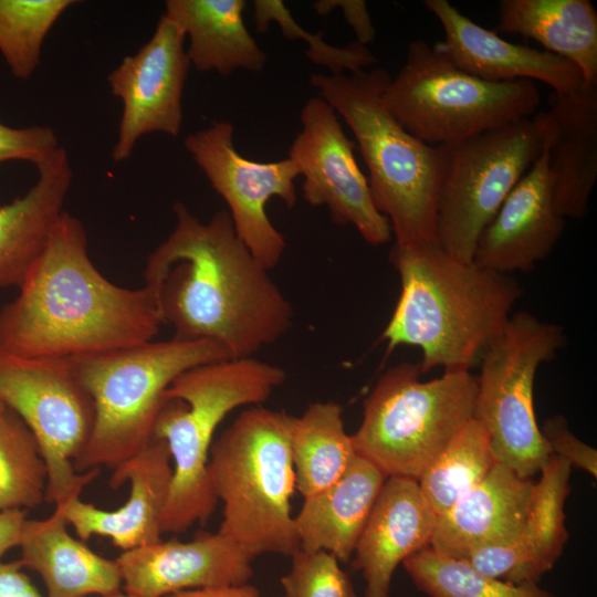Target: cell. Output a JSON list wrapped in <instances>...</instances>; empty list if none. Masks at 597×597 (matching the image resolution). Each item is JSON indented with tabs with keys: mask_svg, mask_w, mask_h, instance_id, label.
Segmentation results:
<instances>
[{
	"mask_svg": "<svg viewBox=\"0 0 597 597\" xmlns=\"http://www.w3.org/2000/svg\"><path fill=\"white\" fill-rule=\"evenodd\" d=\"M176 227L147 258L144 286L174 337L252 357L292 327L290 301L238 238L229 212L199 221L181 202Z\"/></svg>",
	"mask_w": 597,
	"mask_h": 597,
	"instance_id": "obj_1",
	"label": "cell"
},
{
	"mask_svg": "<svg viewBox=\"0 0 597 597\" xmlns=\"http://www.w3.org/2000/svg\"><path fill=\"white\" fill-rule=\"evenodd\" d=\"M161 325L149 291L102 275L83 224L63 211L19 294L0 308V346L25 357L70 358L150 342Z\"/></svg>",
	"mask_w": 597,
	"mask_h": 597,
	"instance_id": "obj_2",
	"label": "cell"
},
{
	"mask_svg": "<svg viewBox=\"0 0 597 597\" xmlns=\"http://www.w3.org/2000/svg\"><path fill=\"white\" fill-rule=\"evenodd\" d=\"M390 262L401 292L381 339L422 352L420 374L436 367L470 370L502 334L523 290L511 274L462 262L438 243L400 247Z\"/></svg>",
	"mask_w": 597,
	"mask_h": 597,
	"instance_id": "obj_3",
	"label": "cell"
},
{
	"mask_svg": "<svg viewBox=\"0 0 597 597\" xmlns=\"http://www.w3.org/2000/svg\"><path fill=\"white\" fill-rule=\"evenodd\" d=\"M390 77L377 67L349 75L315 73L310 82L354 133L373 201L388 219L395 244L437 243V206L450 147L418 139L396 119L384 101Z\"/></svg>",
	"mask_w": 597,
	"mask_h": 597,
	"instance_id": "obj_4",
	"label": "cell"
},
{
	"mask_svg": "<svg viewBox=\"0 0 597 597\" xmlns=\"http://www.w3.org/2000/svg\"><path fill=\"white\" fill-rule=\"evenodd\" d=\"M285 378L279 366L231 358L193 367L166 389L153 431L166 441L172 462L163 533L185 532L211 516L218 500L208 463L218 426L233 409L264 402Z\"/></svg>",
	"mask_w": 597,
	"mask_h": 597,
	"instance_id": "obj_5",
	"label": "cell"
},
{
	"mask_svg": "<svg viewBox=\"0 0 597 597\" xmlns=\"http://www.w3.org/2000/svg\"><path fill=\"white\" fill-rule=\"evenodd\" d=\"M293 419L285 411L250 407L210 449L211 486L223 503L219 533L253 558L291 556L301 548L291 512Z\"/></svg>",
	"mask_w": 597,
	"mask_h": 597,
	"instance_id": "obj_6",
	"label": "cell"
},
{
	"mask_svg": "<svg viewBox=\"0 0 597 597\" xmlns=\"http://www.w3.org/2000/svg\"><path fill=\"white\" fill-rule=\"evenodd\" d=\"M71 358L94 409L90 437L74 462L78 472L114 469L140 451L154 437L170 384L193 367L230 355L213 341L172 337Z\"/></svg>",
	"mask_w": 597,
	"mask_h": 597,
	"instance_id": "obj_7",
	"label": "cell"
},
{
	"mask_svg": "<svg viewBox=\"0 0 597 597\" xmlns=\"http://www.w3.org/2000/svg\"><path fill=\"white\" fill-rule=\"evenodd\" d=\"M419 364L387 369L364 401L363 420L352 440L386 476L418 480L473 418L476 377L444 370L419 379Z\"/></svg>",
	"mask_w": 597,
	"mask_h": 597,
	"instance_id": "obj_8",
	"label": "cell"
},
{
	"mask_svg": "<svg viewBox=\"0 0 597 597\" xmlns=\"http://www.w3.org/2000/svg\"><path fill=\"white\" fill-rule=\"evenodd\" d=\"M396 119L429 145L452 146L531 118L541 95L530 80L488 82L448 61L425 40L407 46L406 60L384 92Z\"/></svg>",
	"mask_w": 597,
	"mask_h": 597,
	"instance_id": "obj_9",
	"label": "cell"
},
{
	"mask_svg": "<svg viewBox=\"0 0 597 597\" xmlns=\"http://www.w3.org/2000/svg\"><path fill=\"white\" fill-rule=\"evenodd\" d=\"M564 344L559 325L521 311L480 359L473 418L486 430L498 462L523 479L540 473L552 455L535 418L533 389L538 367Z\"/></svg>",
	"mask_w": 597,
	"mask_h": 597,
	"instance_id": "obj_10",
	"label": "cell"
},
{
	"mask_svg": "<svg viewBox=\"0 0 597 597\" xmlns=\"http://www.w3.org/2000/svg\"><path fill=\"white\" fill-rule=\"evenodd\" d=\"M0 399L29 428L46 465L44 501L80 496L100 469L78 473L74 462L93 423V401L72 358L25 357L0 346Z\"/></svg>",
	"mask_w": 597,
	"mask_h": 597,
	"instance_id": "obj_11",
	"label": "cell"
},
{
	"mask_svg": "<svg viewBox=\"0 0 597 597\" xmlns=\"http://www.w3.org/2000/svg\"><path fill=\"white\" fill-rule=\"evenodd\" d=\"M449 147L436 241L452 258L472 262L482 230L542 154V134L531 117Z\"/></svg>",
	"mask_w": 597,
	"mask_h": 597,
	"instance_id": "obj_12",
	"label": "cell"
},
{
	"mask_svg": "<svg viewBox=\"0 0 597 597\" xmlns=\"http://www.w3.org/2000/svg\"><path fill=\"white\" fill-rule=\"evenodd\" d=\"M233 134L231 122L213 121L189 134L184 145L228 205L238 238L269 271L282 259L286 242L270 221L265 207L273 197L290 209L295 206L294 179L298 172L289 158L258 163L242 156L234 147Z\"/></svg>",
	"mask_w": 597,
	"mask_h": 597,
	"instance_id": "obj_13",
	"label": "cell"
},
{
	"mask_svg": "<svg viewBox=\"0 0 597 597\" xmlns=\"http://www.w3.org/2000/svg\"><path fill=\"white\" fill-rule=\"evenodd\" d=\"M300 119L302 129L287 158L304 178V200L313 207L326 206L334 223L354 226L371 245L389 242L390 223L373 201L368 180L354 156L355 143L345 134L336 112L315 96L306 101Z\"/></svg>",
	"mask_w": 597,
	"mask_h": 597,
	"instance_id": "obj_14",
	"label": "cell"
},
{
	"mask_svg": "<svg viewBox=\"0 0 597 597\" xmlns=\"http://www.w3.org/2000/svg\"><path fill=\"white\" fill-rule=\"evenodd\" d=\"M186 35L165 14L139 51L125 56L108 75L112 93L123 102V114L112 158L124 161L148 133L177 137L182 124V93L190 61Z\"/></svg>",
	"mask_w": 597,
	"mask_h": 597,
	"instance_id": "obj_15",
	"label": "cell"
},
{
	"mask_svg": "<svg viewBox=\"0 0 597 597\" xmlns=\"http://www.w3.org/2000/svg\"><path fill=\"white\" fill-rule=\"evenodd\" d=\"M172 480V462L166 441L153 437L129 459L113 469L108 485L118 489L129 481V498L106 511L80 496L62 503L64 516L81 541L98 535L111 538L123 552L161 540V522Z\"/></svg>",
	"mask_w": 597,
	"mask_h": 597,
	"instance_id": "obj_16",
	"label": "cell"
},
{
	"mask_svg": "<svg viewBox=\"0 0 597 597\" xmlns=\"http://www.w3.org/2000/svg\"><path fill=\"white\" fill-rule=\"evenodd\" d=\"M115 561L124 590L140 597L240 585L253 575V557L219 532L199 533L190 542L160 540L122 552Z\"/></svg>",
	"mask_w": 597,
	"mask_h": 597,
	"instance_id": "obj_17",
	"label": "cell"
},
{
	"mask_svg": "<svg viewBox=\"0 0 597 597\" xmlns=\"http://www.w3.org/2000/svg\"><path fill=\"white\" fill-rule=\"evenodd\" d=\"M564 229L542 151L482 230L472 262L502 274L531 272L551 254Z\"/></svg>",
	"mask_w": 597,
	"mask_h": 597,
	"instance_id": "obj_18",
	"label": "cell"
},
{
	"mask_svg": "<svg viewBox=\"0 0 597 597\" xmlns=\"http://www.w3.org/2000/svg\"><path fill=\"white\" fill-rule=\"evenodd\" d=\"M423 6L443 29L433 46L459 70L488 82L536 80L555 93H568L585 81L570 61L544 50L515 44L488 30L447 0H425Z\"/></svg>",
	"mask_w": 597,
	"mask_h": 597,
	"instance_id": "obj_19",
	"label": "cell"
},
{
	"mask_svg": "<svg viewBox=\"0 0 597 597\" xmlns=\"http://www.w3.org/2000/svg\"><path fill=\"white\" fill-rule=\"evenodd\" d=\"M533 118L542 134L558 212L565 219L585 218L597 181V84L553 92L548 108Z\"/></svg>",
	"mask_w": 597,
	"mask_h": 597,
	"instance_id": "obj_20",
	"label": "cell"
},
{
	"mask_svg": "<svg viewBox=\"0 0 597 597\" xmlns=\"http://www.w3.org/2000/svg\"><path fill=\"white\" fill-rule=\"evenodd\" d=\"M437 521L417 480L386 479L353 553V567L366 582L365 597H390L397 566L430 544Z\"/></svg>",
	"mask_w": 597,
	"mask_h": 597,
	"instance_id": "obj_21",
	"label": "cell"
},
{
	"mask_svg": "<svg viewBox=\"0 0 597 597\" xmlns=\"http://www.w3.org/2000/svg\"><path fill=\"white\" fill-rule=\"evenodd\" d=\"M534 483L498 462L438 517L429 546L444 556L463 559L480 547L514 543L522 532Z\"/></svg>",
	"mask_w": 597,
	"mask_h": 597,
	"instance_id": "obj_22",
	"label": "cell"
},
{
	"mask_svg": "<svg viewBox=\"0 0 597 597\" xmlns=\"http://www.w3.org/2000/svg\"><path fill=\"white\" fill-rule=\"evenodd\" d=\"M64 505L46 519L24 523L19 548L23 567L38 573L46 597H88L121 590L116 561L101 556L67 531Z\"/></svg>",
	"mask_w": 597,
	"mask_h": 597,
	"instance_id": "obj_23",
	"label": "cell"
},
{
	"mask_svg": "<svg viewBox=\"0 0 597 597\" xmlns=\"http://www.w3.org/2000/svg\"><path fill=\"white\" fill-rule=\"evenodd\" d=\"M36 169L38 180L27 193L0 206V289L21 286L64 211L73 176L65 149Z\"/></svg>",
	"mask_w": 597,
	"mask_h": 597,
	"instance_id": "obj_24",
	"label": "cell"
},
{
	"mask_svg": "<svg viewBox=\"0 0 597 597\" xmlns=\"http://www.w3.org/2000/svg\"><path fill=\"white\" fill-rule=\"evenodd\" d=\"M386 479L374 463L356 454L339 479L304 499L294 516L300 547L347 562Z\"/></svg>",
	"mask_w": 597,
	"mask_h": 597,
	"instance_id": "obj_25",
	"label": "cell"
},
{
	"mask_svg": "<svg viewBox=\"0 0 597 597\" xmlns=\"http://www.w3.org/2000/svg\"><path fill=\"white\" fill-rule=\"evenodd\" d=\"M245 7L244 0H167L164 14L189 38L190 65L228 76L265 66L266 54L245 27Z\"/></svg>",
	"mask_w": 597,
	"mask_h": 597,
	"instance_id": "obj_26",
	"label": "cell"
},
{
	"mask_svg": "<svg viewBox=\"0 0 597 597\" xmlns=\"http://www.w3.org/2000/svg\"><path fill=\"white\" fill-rule=\"evenodd\" d=\"M499 29L540 43L597 84V11L588 0H501Z\"/></svg>",
	"mask_w": 597,
	"mask_h": 597,
	"instance_id": "obj_27",
	"label": "cell"
},
{
	"mask_svg": "<svg viewBox=\"0 0 597 597\" xmlns=\"http://www.w3.org/2000/svg\"><path fill=\"white\" fill-rule=\"evenodd\" d=\"M570 470L567 461L553 454L541 469L522 532L511 544L517 557L511 584H537L559 559L568 541L564 507Z\"/></svg>",
	"mask_w": 597,
	"mask_h": 597,
	"instance_id": "obj_28",
	"label": "cell"
},
{
	"mask_svg": "<svg viewBox=\"0 0 597 597\" xmlns=\"http://www.w3.org/2000/svg\"><path fill=\"white\" fill-rule=\"evenodd\" d=\"M291 452L295 488L304 499L339 479L357 454L352 434L345 430L342 406L317 401L294 417Z\"/></svg>",
	"mask_w": 597,
	"mask_h": 597,
	"instance_id": "obj_29",
	"label": "cell"
},
{
	"mask_svg": "<svg viewBox=\"0 0 597 597\" xmlns=\"http://www.w3.org/2000/svg\"><path fill=\"white\" fill-rule=\"evenodd\" d=\"M498 463L489 434L472 418L417 480L439 517L481 482Z\"/></svg>",
	"mask_w": 597,
	"mask_h": 597,
	"instance_id": "obj_30",
	"label": "cell"
},
{
	"mask_svg": "<svg viewBox=\"0 0 597 597\" xmlns=\"http://www.w3.org/2000/svg\"><path fill=\"white\" fill-rule=\"evenodd\" d=\"M413 585L429 597H557L537 584L520 585L484 576L468 563L429 545L402 562Z\"/></svg>",
	"mask_w": 597,
	"mask_h": 597,
	"instance_id": "obj_31",
	"label": "cell"
},
{
	"mask_svg": "<svg viewBox=\"0 0 597 597\" xmlns=\"http://www.w3.org/2000/svg\"><path fill=\"white\" fill-rule=\"evenodd\" d=\"M46 478V465L35 438L8 408L0 418V512L41 505Z\"/></svg>",
	"mask_w": 597,
	"mask_h": 597,
	"instance_id": "obj_32",
	"label": "cell"
},
{
	"mask_svg": "<svg viewBox=\"0 0 597 597\" xmlns=\"http://www.w3.org/2000/svg\"><path fill=\"white\" fill-rule=\"evenodd\" d=\"M73 0H0V53L13 76L29 78L40 64L42 44Z\"/></svg>",
	"mask_w": 597,
	"mask_h": 597,
	"instance_id": "obj_33",
	"label": "cell"
},
{
	"mask_svg": "<svg viewBox=\"0 0 597 597\" xmlns=\"http://www.w3.org/2000/svg\"><path fill=\"white\" fill-rule=\"evenodd\" d=\"M253 18L259 33L268 31L271 22L276 23L289 41L303 40L308 43L305 54L314 64L327 67L332 75L343 71L356 73L378 62L376 55L365 45L353 42L346 46H333L323 41V31L310 33L293 18L283 1H253Z\"/></svg>",
	"mask_w": 597,
	"mask_h": 597,
	"instance_id": "obj_34",
	"label": "cell"
},
{
	"mask_svg": "<svg viewBox=\"0 0 597 597\" xmlns=\"http://www.w3.org/2000/svg\"><path fill=\"white\" fill-rule=\"evenodd\" d=\"M291 557V568L281 579L286 597H359L332 554L300 548Z\"/></svg>",
	"mask_w": 597,
	"mask_h": 597,
	"instance_id": "obj_35",
	"label": "cell"
},
{
	"mask_svg": "<svg viewBox=\"0 0 597 597\" xmlns=\"http://www.w3.org/2000/svg\"><path fill=\"white\" fill-rule=\"evenodd\" d=\"M54 132L45 126L11 127L0 122V164L24 160L35 167L49 159L59 148Z\"/></svg>",
	"mask_w": 597,
	"mask_h": 597,
	"instance_id": "obj_36",
	"label": "cell"
},
{
	"mask_svg": "<svg viewBox=\"0 0 597 597\" xmlns=\"http://www.w3.org/2000/svg\"><path fill=\"white\" fill-rule=\"evenodd\" d=\"M541 433L553 455L567 461L593 475L597 476V451L579 440L569 429L567 420L562 415H555L545 420Z\"/></svg>",
	"mask_w": 597,
	"mask_h": 597,
	"instance_id": "obj_37",
	"label": "cell"
},
{
	"mask_svg": "<svg viewBox=\"0 0 597 597\" xmlns=\"http://www.w3.org/2000/svg\"><path fill=\"white\" fill-rule=\"evenodd\" d=\"M313 9L320 15L341 9L355 33L356 42L367 46L374 41L376 30L364 0H320L313 3Z\"/></svg>",
	"mask_w": 597,
	"mask_h": 597,
	"instance_id": "obj_38",
	"label": "cell"
},
{
	"mask_svg": "<svg viewBox=\"0 0 597 597\" xmlns=\"http://www.w3.org/2000/svg\"><path fill=\"white\" fill-rule=\"evenodd\" d=\"M20 561H0V597H46L22 570Z\"/></svg>",
	"mask_w": 597,
	"mask_h": 597,
	"instance_id": "obj_39",
	"label": "cell"
},
{
	"mask_svg": "<svg viewBox=\"0 0 597 597\" xmlns=\"http://www.w3.org/2000/svg\"><path fill=\"white\" fill-rule=\"evenodd\" d=\"M25 521V511L0 512V561L9 549L19 546Z\"/></svg>",
	"mask_w": 597,
	"mask_h": 597,
	"instance_id": "obj_40",
	"label": "cell"
},
{
	"mask_svg": "<svg viewBox=\"0 0 597 597\" xmlns=\"http://www.w3.org/2000/svg\"><path fill=\"white\" fill-rule=\"evenodd\" d=\"M167 597H261L259 590L245 584L223 585L179 591ZM280 597H286L285 595Z\"/></svg>",
	"mask_w": 597,
	"mask_h": 597,
	"instance_id": "obj_41",
	"label": "cell"
},
{
	"mask_svg": "<svg viewBox=\"0 0 597 597\" xmlns=\"http://www.w3.org/2000/svg\"><path fill=\"white\" fill-rule=\"evenodd\" d=\"M95 597H140L136 596L129 593L117 590L115 593L106 594V595H96Z\"/></svg>",
	"mask_w": 597,
	"mask_h": 597,
	"instance_id": "obj_42",
	"label": "cell"
},
{
	"mask_svg": "<svg viewBox=\"0 0 597 597\" xmlns=\"http://www.w3.org/2000/svg\"><path fill=\"white\" fill-rule=\"evenodd\" d=\"M7 409H8L7 406L0 399V418L3 416V413L7 411Z\"/></svg>",
	"mask_w": 597,
	"mask_h": 597,
	"instance_id": "obj_43",
	"label": "cell"
}]
</instances>
